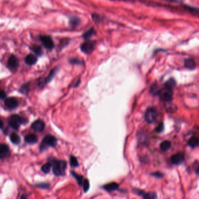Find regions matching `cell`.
<instances>
[{
    "instance_id": "20",
    "label": "cell",
    "mask_w": 199,
    "mask_h": 199,
    "mask_svg": "<svg viewBox=\"0 0 199 199\" xmlns=\"http://www.w3.org/2000/svg\"><path fill=\"white\" fill-rule=\"evenodd\" d=\"M188 144L191 147L195 148L199 145V139L197 137H192L189 139Z\"/></svg>"
},
{
    "instance_id": "5",
    "label": "cell",
    "mask_w": 199,
    "mask_h": 199,
    "mask_svg": "<svg viewBox=\"0 0 199 199\" xmlns=\"http://www.w3.org/2000/svg\"><path fill=\"white\" fill-rule=\"evenodd\" d=\"M157 116H158V113L156 110L153 108H150L147 109V110L146 111L144 118L146 121L147 123L151 124L156 121Z\"/></svg>"
},
{
    "instance_id": "33",
    "label": "cell",
    "mask_w": 199,
    "mask_h": 199,
    "mask_svg": "<svg viewBox=\"0 0 199 199\" xmlns=\"http://www.w3.org/2000/svg\"><path fill=\"white\" fill-rule=\"evenodd\" d=\"M37 187H39L40 188H42V189H47L49 187L50 185L47 183H40L39 184L36 185Z\"/></svg>"
},
{
    "instance_id": "13",
    "label": "cell",
    "mask_w": 199,
    "mask_h": 199,
    "mask_svg": "<svg viewBox=\"0 0 199 199\" xmlns=\"http://www.w3.org/2000/svg\"><path fill=\"white\" fill-rule=\"evenodd\" d=\"M80 19L76 16H72L70 19L69 24L71 28H75L80 24Z\"/></svg>"
},
{
    "instance_id": "30",
    "label": "cell",
    "mask_w": 199,
    "mask_h": 199,
    "mask_svg": "<svg viewBox=\"0 0 199 199\" xmlns=\"http://www.w3.org/2000/svg\"><path fill=\"white\" fill-rule=\"evenodd\" d=\"M70 164L72 167H77L79 165L77 158L74 156H71L70 158Z\"/></svg>"
},
{
    "instance_id": "4",
    "label": "cell",
    "mask_w": 199,
    "mask_h": 199,
    "mask_svg": "<svg viewBox=\"0 0 199 199\" xmlns=\"http://www.w3.org/2000/svg\"><path fill=\"white\" fill-rule=\"evenodd\" d=\"M160 99L165 102L171 101L173 97V91L172 89H170L164 87V89L160 90L158 94Z\"/></svg>"
},
{
    "instance_id": "1",
    "label": "cell",
    "mask_w": 199,
    "mask_h": 199,
    "mask_svg": "<svg viewBox=\"0 0 199 199\" xmlns=\"http://www.w3.org/2000/svg\"><path fill=\"white\" fill-rule=\"evenodd\" d=\"M51 164H52L53 173L56 176L64 175L67 168V162L65 161L52 159Z\"/></svg>"
},
{
    "instance_id": "8",
    "label": "cell",
    "mask_w": 199,
    "mask_h": 199,
    "mask_svg": "<svg viewBox=\"0 0 199 199\" xmlns=\"http://www.w3.org/2000/svg\"><path fill=\"white\" fill-rule=\"evenodd\" d=\"M31 128L36 132H42L45 128V124L42 120H37L32 124Z\"/></svg>"
},
{
    "instance_id": "15",
    "label": "cell",
    "mask_w": 199,
    "mask_h": 199,
    "mask_svg": "<svg viewBox=\"0 0 199 199\" xmlns=\"http://www.w3.org/2000/svg\"><path fill=\"white\" fill-rule=\"evenodd\" d=\"M185 67L189 70H193L196 67V62L192 58H187L185 61Z\"/></svg>"
},
{
    "instance_id": "29",
    "label": "cell",
    "mask_w": 199,
    "mask_h": 199,
    "mask_svg": "<svg viewBox=\"0 0 199 199\" xmlns=\"http://www.w3.org/2000/svg\"><path fill=\"white\" fill-rule=\"evenodd\" d=\"M185 10H186L187 11H189L191 13L193 14H199V9L195 8V7H192L190 6H188V5H186L184 7Z\"/></svg>"
},
{
    "instance_id": "21",
    "label": "cell",
    "mask_w": 199,
    "mask_h": 199,
    "mask_svg": "<svg viewBox=\"0 0 199 199\" xmlns=\"http://www.w3.org/2000/svg\"><path fill=\"white\" fill-rule=\"evenodd\" d=\"M95 32L96 31L93 28L90 29L89 30H88L87 31H86L84 33V34H83V37L86 40H88L95 34Z\"/></svg>"
},
{
    "instance_id": "39",
    "label": "cell",
    "mask_w": 199,
    "mask_h": 199,
    "mask_svg": "<svg viewBox=\"0 0 199 199\" xmlns=\"http://www.w3.org/2000/svg\"><path fill=\"white\" fill-rule=\"evenodd\" d=\"M168 2H172V3H178L181 2V0H164Z\"/></svg>"
},
{
    "instance_id": "12",
    "label": "cell",
    "mask_w": 199,
    "mask_h": 199,
    "mask_svg": "<svg viewBox=\"0 0 199 199\" xmlns=\"http://www.w3.org/2000/svg\"><path fill=\"white\" fill-rule=\"evenodd\" d=\"M8 65L9 68L11 70L16 69L19 65V61L18 58L14 55H12L8 59Z\"/></svg>"
},
{
    "instance_id": "17",
    "label": "cell",
    "mask_w": 199,
    "mask_h": 199,
    "mask_svg": "<svg viewBox=\"0 0 199 199\" xmlns=\"http://www.w3.org/2000/svg\"><path fill=\"white\" fill-rule=\"evenodd\" d=\"M119 185L116 182H111L104 186V188L107 192H112L118 189Z\"/></svg>"
},
{
    "instance_id": "38",
    "label": "cell",
    "mask_w": 199,
    "mask_h": 199,
    "mask_svg": "<svg viewBox=\"0 0 199 199\" xmlns=\"http://www.w3.org/2000/svg\"><path fill=\"white\" fill-rule=\"evenodd\" d=\"M153 175H154V176H156V177H158V178H160V177H162V174L161 173H160V172H155V173H153L152 174Z\"/></svg>"
},
{
    "instance_id": "2",
    "label": "cell",
    "mask_w": 199,
    "mask_h": 199,
    "mask_svg": "<svg viewBox=\"0 0 199 199\" xmlns=\"http://www.w3.org/2000/svg\"><path fill=\"white\" fill-rule=\"evenodd\" d=\"M57 144V140L56 137L53 135H48L44 137L42 143H41L40 149L41 151L47 149L49 147H55Z\"/></svg>"
},
{
    "instance_id": "16",
    "label": "cell",
    "mask_w": 199,
    "mask_h": 199,
    "mask_svg": "<svg viewBox=\"0 0 199 199\" xmlns=\"http://www.w3.org/2000/svg\"><path fill=\"white\" fill-rule=\"evenodd\" d=\"M37 61V58L33 54H29L25 58V62L28 65H34Z\"/></svg>"
},
{
    "instance_id": "11",
    "label": "cell",
    "mask_w": 199,
    "mask_h": 199,
    "mask_svg": "<svg viewBox=\"0 0 199 199\" xmlns=\"http://www.w3.org/2000/svg\"><path fill=\"white\" fill-rule=\"evenodd\" d=\"M10 149L7 144H0V159L10 156Z\"/></svg>"
},
{
    "instance_id": "41",
    "label": "cell",
    "mask_w": 199,
    "mask_h": 199,
    "mask_svg": "<svg viewBox=\"0 0 199 199\" xmlns=\"http://www.w3.org/2000/svg\"><path fill=\"white\" fill-rule=\"evenodd\" d=\"M2 127H3V122L1 120H0V129L2 128Z\"/></svg>"
},
{
    "instance_id": "3",
    "label": "cell",
    "mask_w": 199,
    "mask_h": 199,
    "mask_svg": "<svg viewBox=\"0 0 199 199\" xmlns=\"http://www.w3.org/2000/svg\"><path fill=\"white\" fill-rule=\"evenodd\" d=\"M28 121L24 118H22L18 115H14L11 116L9 121V125L10 127L14 129H18L19 126L22 124H25Z\"/></svg>"
},
{
    "instance_id": "25",
    "label": "cell",
    "mask_w": 199,
    "mask_h": 199,
    "mask_svg": "<svg viewBox=\"0 0 199 199\" xmlns=\"http://www.w3.org/2000/svg\"><path fill=\"white\" fill-rule=\"evenodd\" d=\"M31 50L37 56H40L43 54V51L42 48L39 45H33L31 47Z\"/></svg>"
},
{
    "instance_id": "19",
    "label": "cell",
    "mask_w": 199,
    "mask_h": 199,
    "mask_svg": "<svg viewBox=\"0 0 199 199\" xmlns=\"http://www.w3.org/2000/svg\"><path fill=\"white\" fill-rule=\"evenodd\" d=\"M171 147V142L168 140H165L161 143L160 144V149L162 151H166L168 150Z\"/></svg>"
},
{
    "instance_id": "7",
    "label": "cell",
    "mask_w": 199,
    "mask_h": 199,
    "mask_svg": "<svg viewBox=\"0 0 199 199\" xmlns=\"http://www.w3.org/2000/svg\"><path fill=\"white\" fill-rule=\"evenodd\" d=\"M40 39L45 48L48 50H52L54 47L53 40L50 36H41Z\"/></svg>"
},
{
    "instance_id": "24",
    "label": "cell",
    "mask_w": 199,
    "mask_h": 199,
    "mask_svg": "<svg viewBox=\"0 0 199 199\" xmlns=\"http://www.w3.org/2000/svg\"><path fill=\"white\" fill-rule=\"evenodd\" d=\"M71 173L72 175H73V176L75 178H76V179L77 180L79 185H80V186H83V182H84V180H85L84 178H83V177L82 176H81V175H79L76 173L74 172H72Z\"/></svg>"
},
{
    "instance_id": "35",
    "label": "cell",
    "mask_w": 199,
    "mask_h": 199,
    "mask_svg": "<svg viewBox=\"0 0 199 199\" xmlns=\"http://www.w3.org/2000/svg\"><path fill=\"white\" fill-rule=\"evenodd\" d=\"M28 86L25 85L22 86L20 89V91L23 94H26L28 93Z\"/></svg>"
},
{
    "instance_id": "14",
    "label": "cell",
    "mask_w": 199,
    "mask_h": 199,
    "mask_svg": "<svg viewBox=\"0 0 199 199\" xmlns=\"http://www.w3.org/2000/svg\"><path fill=\"white\" fill-rule=\"evenodd\" d=\"M25 141L29 144H34L38 142V138L34 134H30L25 137Z\"/></svg>"
},
{
    "instance_id": "28",
    "label": "cell",
    "mask_w": 199,
    "mask_h": 199,
    "mask_svg": "<svg viewBox=\"0 0 199 199\" xmlns=\"http://www.w3.org/2000/svg\"><path fill=\"white\" fill-rule=\"evenodd\" d=\"M175 85H176L175 80L173 79H171L165 83V87L172 90V89L175 87Z\"/></svg>"
},
{
    "instance_id": "37",
    "label": "cell",
    "mask_w": 199,
    "mask_h": 199,
    "mask_svg": "<svg viewBox=\"0 0 199 199\" xmlns=\"http://www.w3.org/2000/svg\"><path fill=\"white\" fill-rule=\"evenodd\" d=\"M163 129H164V124L162 123H161V124H160L157 127V128L156 129V131L157 132H162L163 130Z\"/></svg>"
},
{
    "instance_id": "27",
    "label": "cell",
    "mask_w": 199,
    "mask_h": 199,
    "mask_svg": "<svg viewBox=\"0 0 199 199\" xmlns=\"http://www.w3.org/2000/svg\"><path fill=\"white\" fill-rule=\"evenodd\" d=\"M160 89L156 83L153 84L150 87V93L153 95H158Z\"/></svg>"
},
{
    "instance_id": "10",
    "label": "cell",
    "mask_w": 199,
    "mask_h": 199,
    "mask_svg": "<svg viewBox=\"0 0 199 199\" xmlns=\"http://www.w3.org/2000/svg\"><path fill=\"white\" fill-rule=\"evenodd\" d=\"M5 105L9 109H14L18 106V102L17 100L14 97H10L5 100Z\"/></svg>"
},
{
    "instance_id": "6",
    "label": "cell",
    "mask_w": 199,
    "mask_h": 199,
    "mask_svg": "<svg viewBox=\"0 0 199 199\" xmlns=\"http://www.w3.org/2000/svg\"><path fill=\"white\" fill-rule=\"evenodd\" d=\"M96 44V42L95 41L89 40L82 44L80 46V49L85 54H90L94 50Z\"/></svg>"
},
{
    "instance_id": "34",
    "label": "cell",
    "mask_w": 199,
    "mask_h": 199,
    "mask_svg": "<svg viewBox=\"0 0 199 199\" xmlns=\"http://www.w3.org/2000/svg\"><path fill=\"white\" fill-rule=\"evenodd\" d=\"M70 63L73 64H77L78 65V64H81L82 61L79 59L73 58V59H72L70 61Z\"/></svg>"
},
{
    "instance_id": "31",
    "label": "cell",
    "mask_w": 199,
    "mask_h": 199,
    "mask_svg": "<svg viewBox=\"0 0 199 199\" xmlns=\"http://www.w3.org/2000/svg\"><path fill=\"white\" fill-rule=\"evenodd\" d=\"M83 189L85 192H86L89 190V188H90V184H89V182L87 179H85L83 184Z\"/></svg>"
},
{
    "instance_id": "43",
    "label": "cell",
    "mask_w": 199,
    "mask_h": 199,
    "mask_svg": "<svg viewBox=\"0 0 199 199\" xmlns=\"http://www.w3.org/2000/svg\"><path fill=\"white\" fill-rule=\"evenodd\" d=\"M124 1H128V0H124ZM131 1H132V0H131Z\"/></svg>"
},
{
    "instance_id": "23",
    "label": "cell",
    "mask_w": 199,
    "mask_h": 199,
    "mask_svg": "<svg viewBox=\"0 0 199 199\" xmlns=\"http://www.w3.org/2000/svg\"><path fill=\"white\" fill-rule=\"evenodd\" d=\"M143 199H157V196L155 192L144 193L142 195Z\"/></svg>"
},
{
    "instance_id": "32",
    "label": "cell",
    "mask_w": 199,
    "mask_h": 199,
    "mask_svg": "<svg viewBox=\"0 0 199 199\" xmlns=\"http://www.w3.org/2000/svg\"><path fill=\"white\" fill-rule=\"evenodd\" d=\"M92 19L93 20L96 22V23H100L101 20V18L100 17L99 15L96 14H94L92 15Z\"/></svg>"
},
{
    "instance_id": "26",
    "label": "cell",
    "mask_w": 199,
    "mask_h": 199,
    "mask_svg": "<svg viewBox=\"0 0 199 199\" xmlns=\"http://www.w3.org/2000/svg\"><path fill=\"white\" fill-rule=\"evenodd\" d=\"M52 167V164L51 162H48L43 165L42 167V171H43V173H48L51 170V168Z\"/></svg>"
},
{
    "instance_id": "40",
    "label": "cell",
    "mask_w": 199,
    "mask_h": 199,
    "mask_svg": "<svg viewBox=\"0 0 199 199\" xmlns=\"http://www.w3.org/2000/svg\"><path fill=\"white\" fill-rule=\"evenodd\" d=\"M20 199H28L27 198L26 196H25V195H22V196H21V198H20Z\"/></svg>"
},
{
    "instance_id": "36",
    "label": "cell",
    "mask_w": 199,
    "mask_h": 199,
    "mask_svg": "<svg viewBox=\"0 0 199 199\" xmlns=\"http://www.w3.org/2000/svg\"><path fill=\"white\" fill-rule=\"evenodd\" d=\"M6 96H7L6 93L4 90L0 89V100H3L5 99Z\"/></svg>"
},
{
    "instance_id": "18",
    "label": "cell",
    "mask_w": 199,
    "mask_h": 199,
    "mask_svg": "<svg viewBox=\"0 0 199 199\" xmlns=\"http://www.w3.org/2000/svg\"><path fill=\"white\" fill-rule=\"evenodd\" d=\"M57 71H58V69H57V68H55L54 69H53L50 72L49 75L48 76V77L47 78L45 79V80L43 81L42 85H45V84L48 83V82H50L52 80V79L54 78V76H55V75L56 74Z\"/></svg>"
},
{
    "instance_id": "9",
    "label": "cell",
    "mask_w": 199,
    "mask_h": 199,
    "mask_svg": "<svg viewBox=\"0 0 199 199\" xmlns=\"http://www.w3.org/2000/svg\"><path fill=\"white\" fill-rule=\"evenodd\" d=\"M184 159V155L181 153H178L171 157V162L175 165L181 164Z\"/></svg>"
},
{
    "instance_id": "42",
    "label": "cell",
    "mask_w": 199,
    "mask_h": 199,
    "mask_svg": "<svg viewBox=\"0 0 199 199\" xmlns=\"http://www.w3.org/2000/svg\"><path fill=\"white\" fill-rule=\"evenodd\" d=\"M196 173H197V174H198V175H199V167H198V168H197V170H196Z\"/></svg>"
},
{
    "instance_id": "22",
    "label": "cell",
    "mask_w": 199,
    "mask_h": 199,
    "mask_svg": "<svg viewBox=\"0 0 199 199\" xmlns=\"http://www.w3.org/2000/svg\"><path fill=\"white\" fill-rule=\"evenodd\" d=\"M10 140L12 143L15 144H18L20 143V138L19 135H18L16 133H13L10 136Z\"/></svg>"
}]
</instances>
